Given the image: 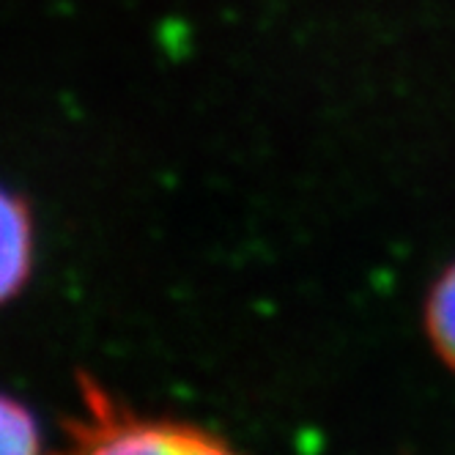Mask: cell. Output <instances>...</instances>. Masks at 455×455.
Here are the masks:
<instances>
[{"label": "cell", "mask_w": 455, "mask_h": 455, "mask_svg": "<svg viewBox=\"0 0 455 455\" xmlns=\"http://www.w3.org/2000/svg\"><path fill=\"white\" fill-rule=\"evenodd\" d=\"M80 395L58 455H242L209 428L121 406L96 381L85 379Z\"/></svg>", "instance_id": "obj_1"}, {"label": "cell", "mask_w": 455, "mask_h": 455, "mask_svg": "<svg viewBox=\"0 0 455 455\" xmlns=\"http://www.w3.org/2000/svg\"><path fill=\"white\" fill-rule=\"evenodd\" d=\"M34 267V222L17 192L0 187V305L25 288Z\"/></svg>", "instance_id": "obj_2"}, {"label": "cell", "mask_w": 455, "mask_h": 455, "mask_svg": "<svg viewBox=\"0 0 455 455\" xmlns=\"http://www.w3.org/2000/svg\"><path fill=\"white\" fill-rule=\"evenodd\" d=\"M426 330L444 365L455 371V264H450L431 288L426 302Z\"/></svg>", "instance_id": "obj_3"}, {"label": "cell", "mask_w": 455, "mask_h": 455, "mask_svg": "<svg viewBox=\"0 0 455 455\" xmlns=\"http://www.w3.org/2000/svg\"><path fill=\"white\" fill-rule=\"evenodd\" d=\"M0 455H42L34 414L9 395H0Z\"/></svg>", "instance_id": "obj_4"}]
</instances>
